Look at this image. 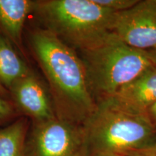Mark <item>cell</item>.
<instances>
[{
	"instance_id": "e0dca14e",
	"label": "cell",
	"mask_w": 156,
	"mask_h": 156,
	"mask_svg": "<svg viewBox=\"0 0 156 156\" xmlns=\"http://www.w3.org/2000/svg\"><path fill=\"white\" fill-rule=\"evenodd\" d=\"M8 93L9 91L7 90L1 83H0V95H2V96H5V95L8 94Z\"/></svg>"
},
{
	"instance_id": "5b68a950",
	"label": "cell",
	"mask_w": 156,
	"mask_h": 156,
	"mask_svg": "<svg viewBox=\"0 0 156 156\" xmlns=\"http://www.w3.org/2000/svg\"><path fill=\"white\" fill-rule=\"evenodd\" d=\"M25 156H87L83 124L54 117L33 122Z\"/></svg>"
},
{
	"instance_id": "2e32d148",
	"label": "cell",
	"mask_w": 156,
	"mask_h": 156,
	"mask_svg": "<svg viewBox=\"0 0 156 156\" xmlns=\"http://www.w3.org/2000/svg\"><path fill=\"white\" fill-rule=\"evenodd\" d=\"M147 55L151 58L152 62L156 66V50L150 51H145Z\"/></svg>"
},
{
	"instance_id": "4fadbf2b",
	"label": "cell",
	"mask_w": 156,
	"mask_h": 156,
	"mask_svg": "<svg viewBox=\"0 0 156 156\" xmlns=\"http://www.w3.org/2000/svg\"><path fill=\"white\" fill-rule=\"evenodd\" d=\"M126 156H156V141L150 144L146 147L131 151Z\"/></svg>"
},
{
	"instance_id": "d6986e66",
	"label": "cell",
	"mask_w": 156,
	"mask_h": 156,
	"mask_svg": "<svg viewBox=\"0 0 156 156\" xmlns=\"http://www.w3.org/2000/svg\"><path fill=\"white\" fill-rule=\"evenodd\" d=\"M155 1H156V0H155Z\"/></svg>"
},
{
	"instance_id": "6da1fadb",
	"label": "cell",
	"mask_w": 156,
	"mask_h": 156,
	"mask_svg": "<svg viewBox=\"0 0 156 156\" xmlns=\"http://www.w3.org/2000/svg\"><path fill=\"white\" fill-rule=\"evenodd\" d=\"M30 46L48 83L56 116L83 124L97 107L83 59L44 28L30 34Z\"/></svg>"
},
{
	"instance_id": "7a4b0ae2",
	"label": "cell",
	"mask_w": 156,
	"mask_h": 156,
	"mask_svg": "<svg viewBox=\"0 0 156 156\" xmlns=\"http://www.w3.org/2000/svg\"><path fill=\"white\" fill-rule=\"evenodd\" d=\"M33 13L44 28L82 53L98 48L114 35L116 13L94 0L35 1Z\"/></svg>"
},
{
	"instance_id": "9c48e42d",
	"label": "cell",
	"mask_w": 156,
	"mask_h": 156,
	"mask_svg": "<svg viewBox=\"0 0 156 156\" xmlns=\"http://www.w3.org/2000/svg\"><path fill=\"white\" fill-rule=\"evenodd\" d=\"M34 5L30 0H0V34L23 54V28Z\"/></svg>"
},
{
	"instance_id": "9a60e30c",
	"label": "cell",
	"mask_w": 156,
	"mask_h": 156,
	"mask_svg": "<svg viewBox=\"0 0 156 156\" xmlns=\"http://www.w3.org/2000/svg\"><path fill=\"white\" fill-rule=\"evenodd\" d=\"M147 114L149 116L150 119H151L152 122H153V124L156 126V103L149 109Z\"/></svg>"
},
{
	"instance_id": "8fae6325",
	"label": "cell",
	"mask_w": 156,
	"mask_h": 156,
	"mask_svg": "<svg viewBox=\"0 0 156 156\" xmlns=\"http://www.w3.org/2000/svg\"><path fill=\"white\" fill-rule=\"evenodd\" d=\"M28 120L20 119L0 129V156H25Z\"/></svg>"
},
{
	"instance_id": "30bf717a",
	"label": "cell",
	"mask_w": 156,
	"mask_h": 156,
	"mask_svg": "<svg viewBox=\"0 0 156 156\" xmlns=\"http://www.w3.org/2000/svg\"><path fill=\"white\" fill-rule=\"evenodd\" d=\"M30 71L12 44L0 34V83L8 90L15 82Z\"/></svg>"
},
{
	"instance_id": "ac0fdd59",
	"label": "cell",
	"mask_w": 156,
	"mask_h": 156,
	"mask_svg": "<svg viewBox=\"0 0 156 156\" xmlns=\"http://www.w3.org/2000/svg\"><path fill=\"white\" fill-rule=\"evenodd\" d=\"M119 156H126V155H119Z\"/></svg>"
},
{
	"instance_id": "5bb4252c",
	"label": "cell",
	"mask_w": 156,
	"mask_h": 156,
	"mask_svg": "<svg viewBox=\"0 0 156 156\" xmlns=\"http://www.w3.org/2000/svg\"><path fill=\"white\" fill-rule=\"evenodd\" d=\"M13 113L14 110L10 103L0 96V120L10 116Z\"/></svg>"
},
{
	"instance_id": "3957f363",
	"label": "cell",
	"mask_w": 156,
	"mask_h": 156,
	"mask_svg": "<svg viewBox=\"0 0 156 156\" xmlns=\"http://www.w3.org/2000/svg\"><path fill=\"white\" fill-rule=\"evenodd\" d=\"M87 156H119L156 141V126L147 114L119 106L110 99L97 107L83 124Z\"/></svg>"
},
{
	"instance_id": "8992f818",
	"label": "cell",
	"mask_w": 156,
	"mask_h": 156,
	"mask_svg": "<svg viewBox=\"0 0 156 156\" xmlns=\"http://www.w3.org/2000/svg\"><path fill=\"white\" fill-rule=\"evenodd\" d=\"M113 33L136 49L156 50V1H139L132 8L116 13Z\"/></svg>"
},
{
	"instance_id": "52a82bcc",
	"label": "cell",
	"mask_w": 156,
	"mask_h": 156,
	"mask_svg": "<svg viewBox=\"0 0 156 156\" xmlns=\"http://www.w3.org/2000/svg\"><path fill=\"white\" fill-rule=\"evenodd\" d=\"M9 90L17 108L33 122L56 117L48 87L31 70L15 82Z\"/></svg>"
},
{
	"instance_id": "277c9868",
	"label": "cell",
	"mask_w": 156,
	"mask_h": 156,
	"mask_svg": "<svg viewBox=\"0 0 156 156\" xmlns=\"http://www.w3.org/2000/svg\"><path fill=\"white\" fill-rule=\"evenodd\" d=\"M82 59L93 96L99 101L114 96L155 66L145 51L128 46L114 34L98 48L83 52Z\"/></svg>"
},
{
	"instance_id": "7c38bea8",
	"label": "cell",
	"mask_w": 156,
	"mask_h": 156,
	"mask_svg": "<svg viewBox=\"0 0 156 156\" xmlns=\"http://www.w3.org/2000/svg\"><path fill=\"white\" fill-rule=\"evenodd\" d=\"M103 8L113 12L118 13L134 7L140 0H94Z\"/></svg>"
},
{
	"instance_id": "ba28073f",
	"label": "cell",
	"mask_w": 156,
	"mask_h": 156,
	"mask_svg": "<svg viewBox=\"0 0 156 156\" xmlns=\"http://www.w3.org/2000/svg\"><path fill=\"white\" fill-rule=\"evenodd\" d=\"M107 99L126 110L147 114L149 109L156 103V66Z\"/></svg>"
}]
</instances>
